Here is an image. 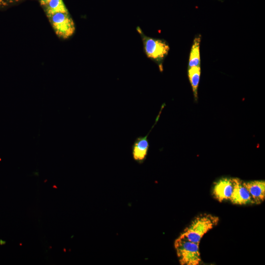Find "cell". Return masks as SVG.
Instances as JSON below:
<instances>
[{
	"label": "cell",
	"mask_w": 265,
	"mask_h": 265,
	"mask_svg": "<svg viewBox=\"0 0 265 265\" xmlns=\"http://www.w3.org/2000/svg\"><path fill=\"white\" fill-rule=\"evenodd\" d=\"M219 218L209 214H203L196 217L186 227L181 236L193 242L200 243L202 238L217 225Z\"/></svg>",
	"instance_id": "6da1fadb"
},
{
	"label": "cell",
	"mask_w": 265,
	"mask_h": 265,
	"mask_svg": "<svg viewBox=\"0 0 265 265\" xmlns=\"http://www.w3.org/2000/svg\"><path fill=\"white\" fill-rule=\"evenodd\" d=\"M136 29L141 36L146 56L155 61L158 65L160 71H162L163 61L170 50L169 45L164 40L146 36L139 27H137Z\"/></svg>",
	"instance_id": "7a4b0ae2"
},
{
	"label": "cell",
	"mask_w": 265,
	"mask_h": 265,
	"mask_svg": "<svg viewBox=\"0 0 265 265\" xmlns=\"http://www.w3.org/2000/svg\"><path fill=\"white\" fill-rule=\"evenodd\" d=\"M199 245L181 236L175 240L174 246L181 265L200 264L201 259Z\"/></svg>",
	"instance_id": "3957f363"
},
{
	"label": "cell",
	"mask_w": 265,
	"mask_h": 265,
	"mask_svg": "<svg viewBox=\"0 0 265 265\" xmlns=\"http://www.w3.org/2000/svg\"><path fill=\"white\" fill-rule=\"evenodd\" d=\"M48 17L55 33L59 37L67 39L74 33L75 23L69 12L56 13Z\"/></svg>",
	"instance_id": "277c9868"
},
{
	"label": "cell",
	"mask_w": 265,
	"mask_h": 265,
	"mask_svg": "<svg viewBox=\"0 0 265 265\" xmlns=\"http://www.w3.org/2000/svg\"><path fill=\"white\" fill-rule=\"evenodd\" d=\"M232 180L233 190L229 199L231 202L237 205L254 204L249 192L243 185V181L238 178H232Z\"/></svg>",
	"instance_id": "5b68a950"
},
{
	"label": "cell",
	"mask_w": 265,
	"mask_h": 265,
	"mask_svg": "<svg viewBox=\"0 0 265 265\" xmlns=\"http://www.w3.org/2000/svg\"><path fill=\"white\" fill-rule=\"evenodd\" d=\"M233 190L232 178H222L217 182L213 188V194L219 202L230 199Z\"/></svg>",
	"instance_id": "8992f818"
},
{
	"label": "cell",
	"mask_w": 265,
	"mask_h": 265,
	"mask_svg": "<svg viewBox=\"0 0 265 265\" xmlns=\"http://www.w3.org/2000/svg\"><path fill=\"white\" fill-rule=\"evenodd\" d=\"M243 185L249 192L254 204H259L265 199V182L252 181L243 182Z\"/></svg>",
	"instance_id": "52a82bcc"
},
{
	"label": "cell",
	"mask_w": 265,
	"mask_h": 265,
	"mask_svg": "<svg viewBox=\"0 0 265 265\" xmlns=\"http://www.w3.org/2000/svg\"><path fill=\"white\" fill-rule=\"evenodd\" d=\"M149 132L145 136L137 137L132 145L133 159L139 163L143 162L147 156L149 148V143L147 137Z\"/></svg>",
	"instance_id": "ba28073f"
},
{
	"label": "cell",
	"mask_w": 265,
	"mask_h": 265,
	"mask_svg": "<svg viewBox=\"0 0 265 265\" xmlns=\"http://www.w3.org/2000/svg\"><path fill=\"white\" fill-rule=\"evenodd\" d=\"M200 35L196 36L194 39L189 56L188 67L194 66H200Z\"/></svg>",
	"instance_id": "9c48e42d"
},
{
	"label": "cell",
	"mask_w": 265,
	"mask_h": 265,
	"mask_svg": "<svg viewBox=\"0 0 265 265\" xmlns=\"http://www.w3.org/2000/svg\"><path fill=\"white\" fill-rule=\"evenodd\" d=\"M44 6L47 17L56 13L68 12L62 0H50Z\"/></svg>",
	"instance_id": "30bf717a"
},
{
	"label": "cell",
	"mask_w": 265,
	"mask_h": 265,
	"mask_svg": "<svg viewBox=\"0 0 265 265\" xmlns=\"http://www.w3.org/2000/svg\"><path fill=\"white\" fill-rule=\"evenodd\" d=\"M200 66H194L188 67V76L196 99L197 98V89L200 80Z\"/></svg>",
	"instance_id": "8fae6325"
},
{
	"label": "cell",
	"mask_w": 265,
	"mask_h": 265,
	"mask_svg": "<svg viewBox=\"0 0 265 265\" xmlns=\"http://www.w3.org/2000/svg\"><path fill=\"white\" fill-rule=\"evenodd\" d=\"M19 0H0V7L9 5L15 2H17Z\"/></svg>",
	"instance_id": "7c38bea8"
},
{
	"label": "cell",
	"mask_w": 265,
	"mask_h": 265,
	"mask_svg": "<svg viewBox=\"0 0 265 265\" xmlns=\"http://www.w3.org/2000/svg\"><path fill=\"white\" fill-rule=\"evenodd\" d=\"M39 2L42 6H45L50 0H39Z\"/></svg>",
	"instance_id": "4fadbf2b"
}]
</instances>
